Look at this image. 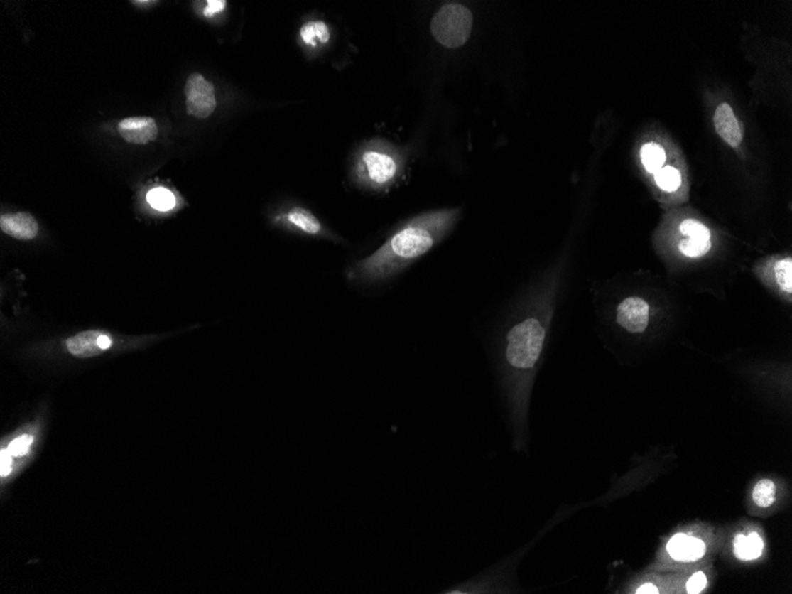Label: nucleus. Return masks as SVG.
Listing matches in <instances>:
<instances>
[{
    "instance_id": "6",
    "label": "nucleus",
    "mask_w": 792,
    "mask_h": 594,
    "mask_svg": "<svg viewBox=\"0 0 792 594\" xmlns=\"http://www.w3.org/2000/svg\"><path fill=\"white\" fill-rule=\"evenodd\" d=\"M111 337L100 331H83L70 337L65 342L68 351L72 356L80 358L94 357L112 347Z\"/></svg>"
},
{
    "instance_id": "1",
    "label": "nucleus",
    "mask_w": 792,
    "mask_h": 594,
    "mask_svg": "<svg viewBox=\"0 0 792 594\" xmlns=\"http://www.w3.org/2000/svg\"><path fill=\"white\" fill-rule=\"evenodd\" d=\"M462 209H441L409 220L376 252L349 269L350 281L375 284L396 276L447 237Z\"/></svg>"
},
{
    "instance_id": "25",
    "label": "nucleus",
    "mask_w": 792,
    "mask_h": 594,
    "mask_svg": "<svg viewBox=\"0 0 792 594\" xmlns=\"http://www.w3.org/2000/svg\"><path fill=\"white\" fill-rule=\"evenodd\" d=\"M636 593L639 594H657L658 593V588H657L653 583H646L643 586L639 587Z\"/></svg>"
},
{
    "instance_id": "20",
    "label": "nucleus",
    "mask_w": 792,
    "mask_h": 594,
    "mask_svg": "<svg viewBox=\"0 0 792 594\" xmlns=\"http://www.w3.org/2000/svg\"><path fill=\"white\" fill-rule=\"evenodd\" d=\"M680 232L682 235L690 239H700V240H710V232L703 223L695 220H685L680 225Z\"/></svg>"
},
{
    "instance_id": "8",
    "label": "nucleus",
    "mask_w": 792,
    "mask_h": 594,
    "mask_svg": "<svg viewBox=\"0 0 792 594\" xmlns=\"http://www.w3.org/2000/svg\"><path fill=\"white\" fill-rule=\"evenodd\" d=\"M1 232L17 240H33L38 234V223L29 212H19L5 214L0 217Z\"/></svg>"
},
{
    "instance_id": "5",
    "label": "nucleus",
    "mask_w": 792,
    "mask_h": 594,
    "mask_svg": "<svg viewBox=\"0 0 792 594\" xmlns=\"http://www.w3.org/2000/svg\"><path fill=\"white\" fill-rule=\"evenodd\" d=\"M617 322L629 333H643L649 324V305L641 298H626L617 308Z\"/></svg>"
},
{
    "instance_id": "16",
    "label": "nucleus",
    "mask_w": 792,
    "mask_h": 594,
    "mask_svg": "<svg viewBox=\"0 0 792 594\" xmlns=\"http://www.w3.org/2000/svg\"><path fill=\"white\" fill-rule=\"evenodd\" d=\"M147 202L159 212H169L176 205V197L166 188H156L147 193Z\"/></svg>"
},
{
    "instance_id": "9",
    "label": "nucleus",
    "mask_w": 792,
    "mask_h": 594,
    "mask_svg": "<svg viewBox=\"0 0 792 594\" xmlns=\"http://www.w3.org/2000/svg\"><path fill=\"white\" fill-rule=\"evenodd\" d=\"M714 126L719 136L729 146L738 147L742 144V134L738 119L729 104H721L717 106L714 114Z\"/></svg>"
},
{
    "instance_id": "19",
    "label": "nucleus",
    "mask_w": 792,
    "mask_h": 594,
    "mask_svg": "<svg viewBox=\"0 0 792 594\" xmlns=\"http://www.w3.org/2000/svg\"><path fill=\"white\" fill-rule=\"evenodd\" d=\"M774 276L777 284L781 290L791 293L792 292V260L790 258L783 259L777 262L774 267Z\"/></svg>"
},
{
    "instance_id": "4",
    "label": "nucleus",
    "mask_w": 792,
    "mask_h": 594,
    "mask_svg": "<svg viewBox=\"0 0 792 594\" xmlns=\"http://www.w3.org/2000/svg\"><path fill=\"white\" fill-rule=\"evenodd\" d=\"M188 114L197 119H207L215 111V87L198 72L191 74L185 83Z\"/></svg>"
},
{
    "instance_id": "23",
    "label": "nucleus",
    "mask_w": 792,
    "mask_h": 594,
    "mask_svg": "<svg viewBox=\"0 0 792 594\" xmlns=\"http://www.w3.org/2000/svg\"><path fill=\"white\" fill-rule=\"evenodd\" d=\"M0 458H1V463H0V476H9L10 472H11L12 459L11 453L9 452L8 448H3V450H1V452H0Z\"/></svg>"
},
{
    "instance_id": "14",
    "label": "nucleus",
    "mask_w": 792,
    "mask_h": 594,
    "mask_svg": "<svg viewBox=\"0 0 792 594\" xmlns=\"http://www.w3.org/2000/svg\"><path fill=\"white\" fill-rule=\"evenodd\" d=\"M643 165L646 171L650 173H656L662 168L666 161V152L663 148L655 143L646 144L641 151Z\"/></svg>"
},
{
    "instance_id": "21",
    "label": "nucleus",
    "mask_w": 792,
    "mask_h": 594,
    "mask_svg": "<svg viewBox=\"0 0 792 594\" xmlns=\"http://www.w3.org/2000/svg\"><path fill=\"white\" fill-rule=\"evenodd\" d=\"M31 443H33L31 436H22V437L17 438V439L10 443L8 448L9 452L13 457H22L29 451Z\"/></svg>"
},
{
    "instance_id": "10",
    "label": "nucleus",
    "mask_w": 792,
    "mask_h": 594,
    "mask_svg": "<svg viewBox=\"0 0 792 594\" xmlns=\"http://www.w3.org/2000/svg\"><path fill=\"white\" fill-rule=\"evenodd\" d=\"M667 551L674 560L692 562L703 558L706 551V546L698 537L678 534L669 541Z\"/></svg>"
},
{
    "instance_id": "7",
    "label": "nucleus",
    "mask_w": 792,
    "mask_h": 594,
    "mask_svg": "<svg viewBox=\"0 0 792 594\" xmlns=\"http://www.w3.org/2000/svg\"><path fill=\"white\" fill-rule=\"evenodd\" d=\"M118 131L122 139L136 145L146 144L157 139L158 127L153 119L148 117H131L120 122Z\"/></svg>"
},
{
    "instance_id": "11",
    "label": "nucleus",
    "mask_w": 792,
    "mask_h": 594,
    "mask_svg": "<svg viewBox=\"0 0 792 594\" xmlns=\"http://www.w3.org/2000/svg\"><path fill=\"white\" fill-rule=\"evenodd\" d=\"M278 221H283L292 230L304 233L306 235H323L325 234L323 225L308 209L293 207L283 215L278 217Z\"/></svg>"
},
{
    "instance_id": "17",
    "label": "nucleus",
    "mask_w": 792,
    "mask_h": 594,
    "mask_svg": "<svg viewBox=\"0 0 792 594\" xmlns=\"http://www.w3.org/2000/svg\"><path fill=\"white\" fill-rule=\"evenodd\" d=\"M655 180L661 189L668 193H673L681 186V173L675 168L666 166L655 173Z\"/></svg>"
},
{
    "instance_id": "24",
    "label": "nucleus",
    "mask_w": 792,
    "mask_h": 594,
    "mask_svg": "<svg viewBox=\"0 0 792 594\" xmlns=\"http://www.w3.org/2000/svg\"><path fill=\"white\" fill-rule=\"evenodd\" d=\"M226 6L227 1H224V0H209V1H207V6H205L203 14H205V17H212V16L222 12Z\"/></svg>"
},
{
    "instance_id": "18",
    "label": "nucleus",
    "mask_w": 792,
    "mask_h": 594,
    "mask_svg": "<svg viewBox=\"0 0 792 594\" xmlns=\"http://www.w3.org/2000/svg\"><path fill=\"white\" fill-rule=\"evenodd\" d=\"M710 247H712L710 240H700V239H690V237L683 239L678 244V249L681 251L682 254L689 258L703 256L710 252Z\"/></svg>"
},
{
    "instance_id": "2",
    "label": "nucleus",
    "mask_w": 792,
    "mask_h": 594,
    "mask_svg": "<svg viewBox=\"0 0 792 594\" xmlns=\"http://www.w3.org/2000/svg\"><path fill=\"white\" fill-rule=\"evenodd\" d=\"M402 158L394 147L374 141L363 147L354 164V178L366 189L380 191L393 185L401 173Z\"/></svg>"
},
{
    "instance_id": "15",
    "label": "nucleus",
    "mask_w": 792,
    "mask_h": 594,
    "mask_svg": "<svg viewBox=\"0 0 792 594\" xmlns=\"http://www.w3.org/2000/svg\"><path fill=\"white\" fill-rule=\"evenodd\" d=\"M776 495H777V487L776 484L771 480H761L756 483V487L753 489L752 498L754 503H756L760 508H767L774 504L776 501Z\"/></svg>"
},
{
    "instance_id": "12",
    "label": "nucleus",
    "mask_w": 792,
    "mask_h": 594,
    "mask_svg": "<svg viewBox=\"0 0 792 594\" xmlns=\"http://www.w3.org/2000/svg\"><path fill=\"white\" fill-rule=\"evenodd\" d=\"M764 542L756 533L738 535L734 540V553L737 558L744 561H751L759 558L763 553Z\"/></svg>"
},
{
    "instance_id": "13",
    "label": "nucleus",
    "mask_w": 792,
    "mask_h": 594,
    "mask_svg": "<svg viewBox=\"0 0 792 594\" xmlns=\"http://www.w3.org/2000/svg\"><path fill=\"white\" fill-rule=\"evenodd\" d=\"M331 33L327 23L322 21L308 22L300 29V38L306 45L317 47L320 44H327L330 40Z\"/></svg>"
},
{
    "instance_id": "3",
    "label": "nucleus",
    "mask_w": 792,
    "mask_h": 594,
    "mask_svg": "<svg viewBox=\"0 0 792 594\" xmlns=\"http://www.w3.org/2000/svg\"><path fill=\"white\" fill-rule=\"evenodd\" d=\"M473 16L462 4H446L430 22V33L438 43L448 49L462 47L472 31Z\"/></svg>"
},
{
    "instance_id": "22",
    "label": "nucleus",
    "mask_w": 792,
    "mask_h": 594,
    "mask_svg": "<svg viewBox=\"0 0 792 594\" xmlns=\"http://www.w3.org/2000/svg\"><path fill=\"white\" fill-rule=\"evenodd\" d=\"M707 586V578L703 572H698L687 583L688 593H700Z\"/></svg>"
}]
</instances>
